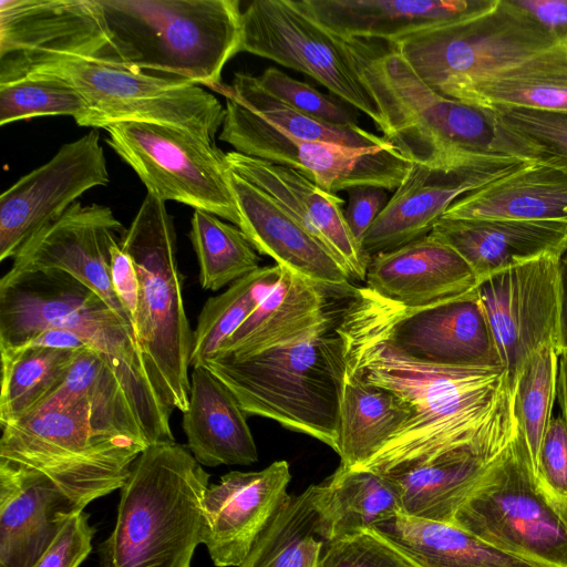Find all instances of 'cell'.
Instances as JSON below:
<instances>
[{"label":"cell","mask_w":567,"mask_h":567,"mask_svg":"<svg viewBox=\"0 0 567 567\" xmlns=\"http://www.w3.org/2000/svg\"><path fill=\"white\" fill-rule=\"evenodd\" d=\"M557 401L560 408V415L567 424V354L559 355Z\"/></svg>","instance_id":"cell-51"},{"label":"cell","mask_w":567,"mask_h":567,"mask_svg":"<svg viewBox=\"0 0 567 567\" xmlns=\"http://www.w3.org/2000/svg\"><path fill=\"white\" fill-rule=\"evenodd\" d=\"M279 267L257 308L213 357L245 358L286 342L340 309L353 289L322 285Z\"/></svg>","instance_id":"cell-27"},{"label":"cell","mask_w":567,"mask_h":567,"mask_svg":"<svg viewBox=\"0 0 567 567\" xmlns=\"http://www.w3.org/2000/svg\"><path fill=\"white\" fill-rule=\"evenodd\" d=\"M229 186L239 214L238 228L256 251L312 281L351 285V277L331 252L267 193L230 171Z\"/></svg>","instance_id":"cell-25"},{"label":"cell","mask_w":567,"mask_h":567,"mask_svg":"<svg viewBox=\"0 0 567 567\" xmlns=\"http://www.w3.org/2000/svg\"><path fill=\"white\" fill-rule=\"evenodd\" d=\"M138 279L134 331L162 400L185 412L189 404L194 331L185 311L176 231L165 203L147 194L120 244Z\"/></svg>","instance_id":"cell-8"},{"label":"cell","mask_w":567,"mask_h":567,"mask_svg":"<svg viewBox=\"0 0 567 567\" xmlns=\"http://www.w3.org/2000/svg\"><path fill=\"white\" fill-rule=\"evenodd\" d=\"M348 194L349 200L344 217L352 236L362 247L367 231L390 198H388L386 189L377 186L353 187L348 190Z\"/></svg>","instance_id":"cell-47"},{"label":"cell","mask_w":567,"mask_h":567,"mask_svg":"<svg viewBox=\"0 0 567 567\" xmlns=\"http://www.w3.org/2000/svg\"><path fill=\"white\" fill-rule=\"evenodd\" d=\"M535 475L539 489L567 524V424L561 415L550 420Z\"/></svg>","instance_id":"cell-45"},{"label":"cell","mask_w":567,"mask_h":567,"mask_svg":"<svg viewBox=\"0 0 567 567\" xmlns=\"http://www.w3.org/2000/svg\"><path fill=\"white\" fill-rule=\"evenodd\" d=\"M365 84L384 120L385 137L408 161L454 168L497 155L492 110L426 86L392 43L352 39Z\"/></svg>","instance_id":"cell-7"},{"label":"cell","mask_w":567,"mask_h":567,"mask_svg":"<svg viewBox=\"0 0 567 567\" xmlns=\"http://www.w3.org/2000/svg\"><path fill=\"white\" fill-rule=\"evenodd\" d=\"M110 33L109 64L224 86L226 63L240 52L238 0H97Z\"/></svg>","instance_id":"cell-6"},{"label":"cell","mask_w":567,"mask_h":567,"mask_svg":"<svg viewBox=\"0 0 567 567\" xmlns=\"http://www.w3.org/2000/svg\"><path fill=\"white\" fill-rule=\"evenodd\" d=\"M528 163L502 154L454 168L412 163L406 177L367 231L364 251L371 257L429 235L456 199Z\"/></svg>","instance_id":"cell-19"},{"label":"cell","mask_w":567,"mask_h":567,"mask_svg":"<svg viewBox=\"0 0 567 567\" xmlns=\"http://www.w3.org/2000/svg\"><path fill=\"white\" fill-rule=\"evenodd\" d=\"M109 182L95 128L63 144L49 162L1 194L0 261L13 258L33 234L58 219L83 193Z\"/></svg>","instance_id":"cell-18"},{"label":"cell","mask_w":567,"mask_h":567,"mask_svg":"<svg viewBox=\"0 0 567 567\" xmlns=\"http://www.w3.org/2000/svg\"><path fill=\"white\" fill-rule=\"evenodd\" d=\"M317 535L327 543L371 528L404 513L395 486L368 470L343 465L312 484Z\"/></svg>","instance_id":"cell-31"},{"label":"cell","mask_w":567,"mask_h":567,"mask_svg":"<svg viewBox=\"0 0 567 567\" xmlns=\"http://www.w3.org/2000/svg\"><path fill=\"white\" fill-rule=\"evenodd\" d=\"M316 529L310 485L287 497L238 567H318L323 540Z\"/></svg>","instance_id":"cell-36"},{"label":"cell","mask_w":567,"mask_h":567,"mask_svg":"<svg viewBox=\"0 0 567 567\" xmlns=\"http://www.w3.org/2000/svg\"><path fill=\"white\" fill-rule=\"evenodd\" d=\"M494 152L567 173V112L493 107Z\"/></svg>","instance_id":"cell-38"},{"label":"cell","mask_w":567,"mask_h":567,"mask_svg":"<svg viewBox=\"0 0 567 567\" xmlns=\"http://www.w3.org/2000/svg\"><path fill=\"white\" fill-rule=\"evenodd\" d=\"M40 116H71L84 126L90 109L69 82L53 75L33 74L0 83V125Z\"/></svg>","instance_id":"cell-42"},{"label":"cell","mask_w":567,"mask_h":567,"mask_svg":"<svg viewBox=\"0 0 567 567\" xmlns=\"http://www.w3.org/2000/svg\"><path fill=\"white\" fill-rule=\"evenodd\" d=\"M411 405L396 393L371 384L344 367L336 453L340 464L367 463L410 419Z\"/></svg>","instance_id":"cell-34"},{"label":"cell","mask_w":567,"mask_h":567,"mask_svg":"<svg viewBox=\"0 0 567 567\" xmlns=\"http://www.w3.org/2000/svg\"><path fill=\"white\" fill-rule=\"evenodd\" d=\"M280 267H259L203 306L194 331L190 367L202 365L238 329L276 282Z\"/></svg>","instance_id":"cell-40"},{"label":"cell","mask_w":567,"mask_h":567,"mask_svg":"<svg viewBox=\"0 0 567 567\" xmlns=\"http://www.w3.org/2000/svg\"><path fill=\"white\" fill-rule=\"evenodd\" d=\"M107 144L147 189L216 215L238 227L239 214L229 186L226 154L214 140L169 125L124 122L105 128Z\"/></svg>","instance_id":"cell-12"},{"label":"cell","mask_w":567,"mask_h":567,"mask_svg":"<svg viewBox=\"0 0 567 567\" xmlns=\"http://www.w3.org/2000/svg\"><path fill=\"white\" fill-rule=\"evenodd\" d=\"M346 303L286 342L245 358L212 357L202 365L227 386L247 415L274 420L336 452L346 367L336 327Z\"/></svg>","instance_id":"cell-4"},{"label":"cell","mask_w":567,"mask_h":567,"mask_svg":"<svg viewBox=\"0 0 567 567\" xmlns=\"http://www.w3.org/2000/svg\"><path fill=\"white\" fill-rule=\"evenodd\" d=\"M125 230L110 207L75 202L21 246L9 271L66 272L131 323L111 278L112 248L121 244Z\"/></svg>","instance_id":"cell-20"},{"label":"cell","mask_w":567,"mask_h":567,"mask_svg":"<svg viewBox=\"0 0 567 567\" xmlns=\"http://www.w3.org/2000/svg\"><path fill=\"white\" fill-rule=\"evenodd\" d=\"M560 45H567V0H513Z\"/></svg>","instance_id":"cell-49"},{"label":"cell","mask_w":567,"mask_h":567,"mask_svg":"<svg viewBox=\"0 0 567 567\" xmlns=\"http://www.w3.org/2000/svg\"><path fill=\"white\" fill-rule=\"evenodd\" d=\"M390 43L426 86L445 97L463 84L560 45L513 0H497L482 13Z\"/></svg>","instance_id":"cell-10"},{"label":"cell","mask_w":567,"mask_h":567,"mask_svg":"<svg viewBox=\"0 0 567 567\" xmlns=\"http://www.w3.org/2000/svg\"><path fill=\"white\" fill-rule=\"evenodd\" d=\"M188 237L204 290L217 291L260 267V258L241 229L216 215L195 209Z\"/></svg>","instance_id":"cell-39"},{"label":"cell","mask_w":567,"mask_h":567,"mask_svg":"<svg viewBox=\"0 0 567 567\" xmlns=\"http://www.w3.org/2000/svg\"><path fill=\"white\" fill-rule=\"evenodd\" d=\"M219 140L237 153L293 168L331 194L358 186L395 190L412 165L394 146L349 148L297 140L229 97Z\"/></svg>","instance_id":"cell-15"},{"label":"cell","mask_w":567,"mask_h":567,"mask_svg":"<svg viewBox=\"0 0 567 567\" xmlns=\"http://www.w3.org/2000/svg\"><path fill=\"white\" fill-rule=\"evenodd\" d=\"M50 328L79 336L112 369L150 444L174 441L173 409L158 394L132 324L99 295L59 271H8L0 279V350Z\"/></svg>","instance_id":"cell-3"},{"label":"cell","mask_w":567,"mask_h":567,"mask_svg":"<svg viewBox=\"0 0 567 567\" xmlns=\"http://www.w3.org/2000/svg\"><path fill=\"white\" fill-rule=\"evenodd\" d=\"M558 362L559 355L554 346L538 349L528 358L514 388L515 416L524 433L534 473L557 400Z\"/></svg>","instance_id":"cell-41"},{"label":"cell","mask_w":567,"mask_h":567,"mask_svg":"<svg viewBox=\"0 0 567 567\" xmlns=\"http://www.w3.org/2000/svg\"><path fill=\"white\" fill-rule=\"evenodd\" d=\"M318 567H417L371 528L328 543Z\"/></svg>","instance_id":"cell-44"},{"label":"cell","mask_w":567,"mask_h":567,"mask_svg":"<svg viewBox=\"0 0 567 567\" xmlns=\"http://www.w3.org/2000/svg\"><path fill=\"white\" fill-rule=\"evenodd\" d=\"M1 430L0 462L47 475L81 508L120 489L150 445L116 375L90 348L29 414Z\"/></svg>","instance_id":"cell-2"},{"label":"cell","mask_w":567,"mask_h":567,"mask_svg":"<svg viewBox=\"0 0 567 567\" xmlns=\"http://www.w3.org/2000/svg\"><path fill=\"white\" fill-rule=\"evenodd\" d=\"M417 567H540L452 524L404 513L371 527Z\"/></svg>","instance_id":"cell-33"},{"label":"cell","mask_w":567,"mask_h":567,"mask_svg":"<svg viewBox=\"0 0 567 567\" xmlns=\"http://www.w3.org/2000/svg\"><path fill=\"white\" fill-rule=\"evenodd\" d=\"M452 525L540 567H567V524L537 485L519 425Z\"/></svg>","instance_id":"cell-9"},{"label":"cell","mask_w":567,"mask_h":567,"mask_svg":"<svg viewBox=\"0 0 567 567\" xmlns=\"http://www.w3.org/2000/svg\"><path fill=\"white\" fill-rule=\"evenodd\" d=\"M347 307L398 351L415 360L442 365L502 367L477 289L454 299L409 308L365 286L353 287Z\"/></svg>","instance_id":"cell-14"},{"label":"cell","mask_w":567,"mask_h":567,"mask_svg":"<svg viewBox=\"0 0 567 567\" xmlns=\"http://www.w3.org/2000/svg\"><path fill=\"white\" fill-rule=\"evenodd\" d=\"M33 74L63 79L82 94L90 109L85 127L105 130L124 122H146L214 140L225 118V109L213 94L174 76L78 58L44 60L24 76Z\"/></svg>","instance_id":"cell-11"},{"label":"cell","mask_w":567,"mask_h":567,"mask_svg":"<svg viewBox=\"0 0 567 567\" xmlns=\"http://www.w3.org/2000/svg\"><path fill=\"white\" fill-rule=\"evenodd\" d=\"M219 92L244 105L277 130L307 142L339 145L349 148H388L393 145L383 136L360 125L344 126L306 115L266 93L256 76L236 73L230 85Z\"/></svg>","instance_id":"cell-37"},{"label":"cell","mask_w":567,"mask_h":567,"mask_svg":"<svg viewBox=\"0 0 567 567\" xmlns=\"http://www.w3.org/2000/svg\"><path fill=\"white\" fill-rule=\"evenodd\" d=\"M343 39L393 42L413 32L467 19L497 0H295Z\"/></svg>","instance_id":"cell-26"},{"label":"cell","mask_w":567,"mask_h":567,"mask_svg":"<svg viewBox=\"0 0 567 567\" xmlns=\"http://www.w3.org/2000/svg\"><path fill=\"white\" fill-rule=\"evenodd\" d=\"M110 44L97 0L0 1V83L54 58L109 63Z\"/></svg>","instance_id":"cell-16"},{"label":"cell","mask_w":567,"mask_h":567,"mask_svg":"<svg viewBox=\"0 0 567 567\" xmlns=\"http://www.w3.org/2000/svg\"><path fill=\"white\" fill-rule=\"evenodd\" d=\"M226 161L231 172L267 193L292 215L331 252L351 279L365 280L371 257L347 225L343 198L323 190L290 167L235 151L226 153Z\"/></svg>","instance_id":"cell-22"},{"label":"cell","mask_w":567,"mask_h":567,"mask_svg":"<svg viewBox=\"0 0 567 567\" xmlns=\"http://www.w3.org/2000/svg\"><path fill=\"white\" fill-rule=\"evenodd\" d=\"M81 350L51 347L0 350V425L29 414L61 383Z\"/></svg>","instance_id":"cell-35"},{"label":"cell","mask_w":567,"mask_h":567,"mask_svg":"<svg viewBox=\"0 0 567 567\" xmlns=\"http://www.w3.org/2000/svg\"><path fill=\"white\" fill-rule=\"evenodd\" d=\"M446 97L484 109L567 112V45H557L463 84Z\"/></svg>","instance_id":"cell-32"},{"label":"cell","mask_w":567,"mask_h":567,"mask_svg":"<svg viewBox=\"0 0 567 567\" xmlns=\"http://www.w3.org/2000/svg\"><path fill=\"white\" fill-rule=\"evenodd\" d=\"M94 533L89 515L75 514L32 567H79L91 553Z\"/></svg>","instance_id":"cell-46"},{"label":"cell","mask_w":567,"mask_h":567,"mask_svg":"<svg viewBox=\"0 0 567 567\" xmlns=\"http://www.w3.org/2000/svg\"><path fill=\"white\" fill-rule=\"evenodd\" d=\"M240 52L312 78L384 131L383 113L364 82L352 40L324 29L295 0L250 2L243 11Z\"/></svg>","instance_id":"cell-13"},{"label":"cell","mask_w":567,"mask_h":567,"mask_svg":"<svg viewBox=\"0 0 567 567\" xmlns=\"http://www.w3.org/2000/svg\"><path fill=\"white\" fill-rule=\"evenodd\" d=\"M365 287L409 308L425 307L475 291L470 265L432 235L371 256Z\"/></svg>","instance_id":"cell-24"},{"label":"cell","mask_w":567,"mask_h":567,"mask_svg":"<svg viewBox=\"0 0 567 567\" xmlns=\"http://www.w3.org/2000/svg\"><path fill=\"white\" fill-rule=\"evenodd\" d=\"M111 278L114 291L134 329L138 308V279L131 257L120 244L112 248Z\"/></svg>","instance_id":"cell-48"},{"label":"cell","mask_w":567,"mask_h":567,"mask_svg":"<svg viewBox=\"0 0 567 567\" xmlns=\"http://www.w3.org/2000/svg\"><path fill=\"white\" fill-rule=\"evenodd\" d=\"M234 394L208 369L193 368L188 409L183 413L187 447L205 466L250 465L257 446Z\"/></svg>","instance_id":"cell-29"},{"label":"cell","mask_w":567,"mask_h":567,"mask_svg":"<svg viewBox=\"0 0 567 567\" xmlns=\"http://www.w3.org/2000/svg\"><path fill=\"white\" fill-rule=\"evenodd\" d=\"M559 257L546 255L503 269L478 285V297L513 393L528 358L545 346L557 347Z\"/></svg>","instance_id":"cell-17"},{"label":"cell","mask_w":567,"mask_h":567,"mask_svg":"<svg viewBox=\"0 0 567 567\" xmlns=\"http://www.w3.org/2000/svg\"><path fill=\"white\" fill-rule=\"evenodd\" d=\"M558 355L567 354V247L559 257Z\"/></svg>","instance_id":"cell-50"},{"label":"cell","mask_w":567,"mask_h":567,"mask_svg":"<svg viewBox=\"0 0 567 567\" xmlns=\"http://www.w3.org/2000/svg\"><path fill=\"white\" fill-rule=\"evenodd\" d=\"M442 218H506L567 223V173L536 163L456 199Z\"/></svg>","instance_id":"cell-30"},{"label":"cell","mask_w":567,"mask_h":567,"mask_svg":"<svg viewBox=\"0 0 567 567\" xmlns=\"http://www.w3.org/2000/svg\"><path fill=\"white\" fill-rule=\"evenodd\" d=\"M82 511L47 475L0 462V567H32Z\"/></svg>","instance_id":"cell-23"},{"label":"cell","mask_w":567,"mask_h":567,"mask_svg":"<svg viewBox=\"0 0 567 567\" xmlns=\"http://www.w3.org/2000/svg\"><path fill=\"white\" fill-rule=\"evenodd\" d=\"M336 331L346 368L412 408L410 419L358 468L388 477L464 453L496 456L515 436L514 393L504 368L415 360L388 343L347 303Z\"/></svg>","instance_id":"cell-1"},{"label":"cell","mask_w":567,"mask_h":567,"mask_svg":"<svg viewBox=\"0 0 567 567\" xmlns=\"http://www.w3.org/2000/svg\"><path fill=\"white\" fill-rule=\"evenodd\" d=\"M256 80L266 93L306 115L336 125H359L352 109L277 68H267Z\"/></svg>","instance_id":"cell-43"},{"label":"cell","mask_w":567,"mask_h":567,"mask_svg":"<svg viewBox=\"0 0 567 567\" xmlns=\"http://www.w3.org/2000/svg\"><path fill=\"white\" fill-rule=\"evenodd\" d=\"M289 464L276 461L261 471H233L208 486L202 543L217 567H238L289 496Z\"/></svg>","instance_id":"cell-21"},{"label":"cell","mask_w":567,"mask_h":567,"mask_svg":"<svg viewBox=\"0 0 567 567\" xmlns=\"http://www.w3.org/2000/svg\"><path fill=\"white\" fill-rule=\"evenodd\" d=\"M209 477L186 445L150 444L120 488L115 526L99 548L102 567H190Z\"/></svg>","instance_id":"cell-5"},{"label":"cell","mask_w":567,"mask_h":567,"mask_svg":"<svg viewBox=\"0 0 567 567\" xmlns=\"http://www.w3.org/2000/svg\"><path fill=\"white\" fill-rule=\"evenodd\" d=\"M430 235L453 248L480 282L503 269L567 247V223L506 218H441Z\"/></svg>","instance_id":"cell-28"}]
</instances>
